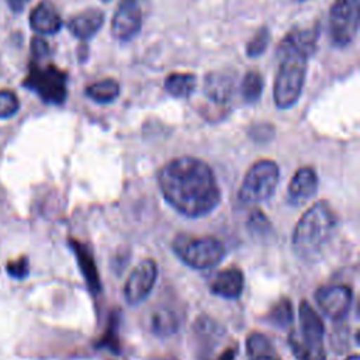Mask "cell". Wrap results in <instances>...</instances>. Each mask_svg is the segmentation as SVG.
<instances>
[{
  "label": "cell",
  "mask_w": 360,
  "mask_h": 360,
  "mask_svg": "<svg viewBox=\"0 0 360 360\" xmlns=\"http://www.w3.org/2000/svg\"><path fill=\"white\" fill-rule=\"evenodd\" d=\"M158 183L165 200L188 218L210 214L221 201L212 169L198 158L180 156L167 162L158 173Z\"/></svg>",
  "instance_id": "6da1fadb"
},
{
  "label": "cell",
  "mask_w": 360,
  "mask_h": 360,
  "mask_svg": "<svg viewBox=\"0 0 360 360\" xmlns=\"http://www.w3.org/2000/svg\"><path fill=\"white\" fill-rule=\"evenodd\" d=\"M316 27L294 28L285 34L277 48V72L273 86L274 103L287 110L297 104L302 94L309 56L315 52Z\"/></svg>",
  "instance_id": "7a4b0ae2"
},
{
  "label": "cell",
  "mask_w": 360,
  "mask_h": 360,
  "mask_svg": "<svg viewBox=\"0 0 360 360\" xmlns=\"http://www.w3.org/2000/svg\"><path fill=\"white\" fill-rule=\"evenodd\" d=\"M338 217L328 201L321 200L311 205L297 222L291 246L305 260H314L330 242L336 232Z\"/></svg>",
  "instance_id": "3957f363"
},
{
  "label": "cell",
  "mask_w": 360,
  "mask_h": 360,
  "mask_svg": "<svg viewBox=\"0 0 360 360\" xmlns=\"http://www.w3.org/2000/svg\"><path fill=\"white\" fill-rule=\"evenodd\" d=\"M173 250L187 266L205 270L219 264L225 256V248L214 236L177 235L173 240Z\"/></svg>",
  "instance_id": "277c9868"
},
{
  "label": "cell",
  "mask_w": 360,
  "mask_h": 360,
  "mask_svg": "<svg viewBox=\"0 0 360 360\" xmlns=\"http://www.w3.org/2000/svg\"><path fill=\"white\" fill-rule=\"evenodd\" d=\"M280 179L278 165L271 159H260L246 172L238 197L243 204H257L273 195Z\"/></svg>",
  "instance_id": "5b68a950"
},
{
  "label": "cell",
  "mask_w": 360,
  "mask_h": 360,
  "mask_svg": "<svg viewBox=\"0 0 360 360\" xmlns=\"http://www.w3.org/2000/svg\"><path fill=\"white\" fill-rule=\"evenodd\" d=\"M24 84L49 104H62L68 96V77L53 65L32 63Z\"/></svg>",
  "instance_id": "8992f818"
},
{
  "label": "cell",
  "mask_w": 360,
  "mask_h": 360,
  "mask_svg": "<svg viewBox=\"0 0 360 360\" xmlns=\"http://www.w3.org/2000/svg\"><path fill=\"white\" fill-rule=\"evenodd\" d=\"M360 0H333L329 11V32L333 45H350L359 32Z\"/></svg>",
  "instance_id": "52a82bcc"
},
{
  "label": "cell",
  "mask_w": 360,
  "mask_h": 360,
  "mask_svg": "<svg viewBox=\"0 0 360 360\" xmlns=\"http://www.w3.org/2000/svg\"><path fill=\"white\" fill-rule=\"evenodd\" d=\"M158 278V264L153 259H143L128 276L124 285V295L128 304H141L155 287Z\"/></svg>",
  "instance_id": "ba28073f"
},
{
  "label": "cell",
  "mask_w": 360,
  "mask_h": 360,
  "mask_svg": "<svg viewBox=\"0 0 360 360\" xmlns=\"http://www.w3.org/2000/svg\"><path fill=\"white\" fill-rule=\"evenodd\" d=\"M142 27V10L138 0H120L111 20V34L120 42L134 39Z\"/></svg>",
  "instance_id": "9c48e42d"
},
{
  "label": "cell",
  "mask_w": 360,
  "mask_h": 360,
  "mask_svg": "<svg viewBox=\"0 0 360 360\" xmlns=\"http://www.w3.org/2000/svg\"><path fill=\"white\" fill-rule=\"evenodd\" d=\"M352 300V290L346 285H328L315 291L316 305L332 321H342L347 316Z\"/></svg>",
  "instance_id": "30bf717a"
},
{
  "label": "cell",
  "mask_w": 360,
  "mask_h": 360,
  "mask_svg": "<svg viewBox=\"0 0 360 360\" xmlns=\"http://www.w3.org/2000/svg\"><path fill=\"white\" fill-rule=\"evenodd\" d=\"M288 345L297 360H326L323 335L297 328L290 332Z\"/></svg>",
  "instance_id": "8fae6325"
},
{
  "label": "cell",
  "mask_w": 360,
  "mask_h": 360,
  "mask_svg": "<svg viewBox=\"0 0 360 360\" xmlns=\"http://www.w3.org/2000/svg\"><path fill=\"white\" fill-rule=\"evenodd\" d=\"M318 190V176L314 167H300L290 180L287 188L288 201L294 205H301L311 200Z\"/></svg>",
  "instance_id": "7c38bea8"
},
{
  "label": "cell",
  "mask_w": 360,
  "mask_h": 360,
  "mask_svg": "<svg viewBox=\"0 0 360 360\" xmlns=\"http://www.w3.org/2000/svg\"><path fill=\"white\" fill-rule=\"evenodd\" d=\"M235 89V75L229 70H212L204 79V93L215 104H226Z\"/></svg>",
  "instance_id": "4fadbf2b"
},
{
  "label": "cell",
  "mask_w": 360,
  "mask_h": 360,
  "mask_svg": "<svg viewBox=\"0 0 360 360\" xmlns=\"http://www.w3.org/2000/svg\"><path fill=\"white\" fill-rule=\"evenodd\" d=\"M30 25L32 31L41 35H53L62 28V18L55 6L44 0L38 3L30 14Z\"/></svg>",
  "instance_id": "5bb4252c"
},
{
  "label": "cell",
  "mask_w": 360,
  "mask_h": 360,
  "mask_svg": "<svg viewBox=\"0 0 360 360\" xmlns=\"http://www.w3.org/2000/svg\"><path fill=\"white\" fill-rule=\"evenodd\" d=\"M103 24H104V13L98 8H89L75 14L68 21V30L75 38L80 41H89L98 32Z\"/></svg>",
  "instance_id": "9a60e30c"
},
{
  "label": "cell",
  "mask_w": 360,
  "mask_h": 360,
  "mask_svg": "<svg viewBox=\"0 0 360 360\" xmlns=\"http://www.w3.org/2000/svg\"><path fill=\"white\" fill-rule=\"evenodd\" d=\"M245 285V277L240 269L238 267H228L217 273L211 283V292L224 298H238Z\"/></svg>",
  "instance_id": "2e32d148"
},
{
  "label": "cell",
  "mask_w": 360,
  "mask_h": 360,
  "mask_svg": "<svg viewBox=\"0 0 360 360\" xmlns=\"http://www.w3.org/2000/svg\"><path fill=\"white\" fill-rule=\"evenodd\" d=\"M197 86V77L193 73L176 72L165 79V90L176 98H187Z\"/></svg>",
  "instance_id": "e0dca14e"
},
{
  "label": "cell",
  "mask_w": 360,
  "mask_h": 360,
  "mask_svg": "<svg viewBox=\"0 0 360 360\" xmlns=\"http://www.w3.org/2000/svg\"><path fill=\"white\" fill-rule=\"evenodd\" d=\"M120 91H121L120 83L111 77L94 82L86 87V96L93 101L101 103V104L112 103L120 96Z\"/></svg>",
  "instance_id": "ac0fdd59"
},
{
  "label": "cell",
  "mask_w": 360,
  "mask_h": 360,
  "mask_svg": "<svg viewBox=\"0 0 360 360\" xmlns=\"http://www.w3.org/2000/svg\"><path fill=\"white\" fill-rule=\"evenodd\" d=\"M263 87H264L263 76L256 70H249L243 76L242 84H240V93L243 100L250 104L256 103L262 97Z\"/></svg>",
  "instance_id": "d6986e66"
},
{
  "label": "cell",
  "mask_w": 360,
  "mask_h": 360,
  "mask_svg": "<svg viewBox=\"0 0 360 360\" xmlns=\"http://www.w3.org/2000/svg\"><path fill=\"white\" fill-rule=\"evenodd\" d=\"M75 249L77 252V257L80 259V263L83 264L82 270H83V274H84L90 288L94 290V291H98L100 290V280H98L97 269L94 266V260H93L90 252L84 246H82L80 243H76Z\"/></svg>",
  "instance_id": "ffe728a7"
},
{
  "label": "cell",
  "mask_w": 360,
  "mask_h": 360,
  "mask_svg": "<svg viewBox=\"0 0 360 360\" xmlns=\"http://www.w3.org/2000/svg\"><path fill=\"white\" fill-rule=\"evenodd\" d=\"M179 326V321L172 311L159 309L152 316V329L158 335L174 333Z\"/></svg>",
  "instance_id": "44dd1931"
},
{
  "label": "cell",
  "mask_w": 360,
  "mask_h": 360,
  "mask_svg": "<svg viewBox=\"0 0 360 360\" xmlns=\"http://www.w3.org/2000/svg\"><path fill=\"white\" fill-rule=\"evenodd\" d=\"M294 314H292V305L291 301L287 298H281L270 312V322L274 323L278 328L288 326L292 322Z\"/></svg>",
  "instance_id": "7402d4cb"
},
{
  "label": "cell",
  "mask_w": 360,
  "mask_h": 360,
  "mask_svg": "<svg viewBox=\"0 0 360 360\" xmlns=\"http://www.w3.org/2000/svg\"><path fill=\"white\" fill-rule=\"evenodd\" d=\"M270 42V31L267 27H262L259 28L255 35L252 37V39L246 44V55L249 58H257L260 56L266 49L267 45Z\"/></svg>",
  "instance_id": "603a6c76"
},
{
  "label": "cell",
  "mask_w": 360,
  "mask_h": 360,
  "mask_svg": "<svg viewBox=\"0 0 360 360\" xmlns=\"http://www.w3.org/2000/svg\"><path fill=\"white\" fill-rule=\"evenodd\" d=\"M246 350H248L249 357L274 352V350H273V346H271V342H270L264 335H262V333H252V335L248 338Z\"/></svg>",
  "instance_id": "cb8c5ba5"
},
{
  "label": "cell",
  "mask_w": 360,
  "mask_h": 360,
  "mask_svg": "<svg viewBox=\"0 0 360 360\" xmlns=\"http://www.w3.org/2000/svg\"><path fill=\"white\" fill-rule=\"evenodd\" d=\"M18 108V97L11 90H0V118L13 117Z\"/></svg>",
  "instance_id": "d4e9b609"
},
{
  "label": "cell",
  "mask_w": 360,
  "mask_h": 360,
  "mask_svg": "<svg viewBox=\"0 0 360 360\" xmlns=\"http://www.w3.org/2000/svg\"><path fill=\"white\" fill-rule=\"evenodd\" d=\"M31 52H32L34 62L35 63H42L49 55V46L42 38L35 37L31 41Z\"/></svg>",
  "instance_id": "484cf974"
},
{
  "label": "cell",
  "mask_w": 360,
  "mask_h": 360,
  "mask_svg": "<svg viewBox=\"0 0 360 360\" xmlns=\"http://www.w3.org/2000/svg\"><path fill=\"white\" fill-rule=\"evenodd\" d=\"M249 228L256 233H266L270 228L267 217L262 211H255L249 218Z\"/></svg>",
  "instance_id": "4316f807"
},
{
  "label": "cell",
  "mask_w": 360,
  "mask_h": 360,
  "mask_svg": "<svg viewBox=\"0 0 360 360\" xmlns=\"http://www.w3.org/2000/svg\"><path fill=\"white\" fill-rule=\"evenodd\" d=\"M7 271L13 276V277H18L22 278L28 274V263L25 257H20L18 260L8 263L7 264Z\"/></svg>",
  "instance_id": "83f0119b"
},
{
  "label": "cell",
  "mask_w": 360,
  "mask_h": 360,
  "mask_svg": "<svg viewBox=\"0 0 360 360\" xmlns=\"http://www.w3.org/2000/svg\"><path fill=\"white\" fill-rule=\"evenodd\" d=\"M30 0H7L10 8L14 11V13H20L21 10H24V7L28 4Z\"/></svg>",
  "instance_id": "f1b7e54d"
},
{
  "label": "cell",
  "mask_w": 360,
  "mask_h": 360,
  "mask_svg": "<svg viewBox=\"0 0 360 360\" xmlns=\"http://www.w3.org/2000/svg\"><path fill=\"white\" fill-rule=\"evenodd\" d=\"M235 356H236V349H235V347H229V349H226V350L218 357V360H235Z\"/></svg>",
  "instance_id": "f546056e"
},
{
  "label": "cell",
  "mask_w": 360,
  "mask_h": 360,
  "mask_svg": "<svg viewBox=\"0 0 360 360\" xmlns=\"http://www.w3.org/2000/svg\"><path fill=\"white\" fill-rule=\"evenodd\" d=\"M250 360H280V359L274 354V352H271V353H264V354L253 356V357H250Z\"/></svg>",
  "instance_id": "4dcf8cb0"
},
{
  "label": "cell",
  "mask_w": 360,
  "mask_h": 360,
  "mask_svg": "<svg viewBox=\"0 0 360 360\" xmlns=\"http://www.w3.org/2000/svg\"><path fill=\"white\" fill-rule=\"evenodd\" d=\"M346 360H360V359H359V354H352Z\"/></svg>",
  "instance_id": "1f68e13d"
},
{
  "label": "cell",
  "mask_w": 360,
  "mask_h": 360,
  "mask_svg": "<svg viewBox=\"0 0 360 360\" xmlns=\"http://www.w3.org/2000/svg\"><path fill=\"white\" fill-rule=\"evenodd\" d=\"M297 3H304V1H308V0H295Z\"/></svg>",
  "instance_id": "d6a6232c"
},
{
  "label": "cell",
  "mask_w": 360,
  "mask_h": 360,
  "mask_svg": "<svg viewBox=\"0 0 360 360\" xmlns=\"http://www.w3.org/2000/svg\"><path fill=\"white\" fill-rule=\"evenodd\" d=\"M103 1H110V0H103Z\"/></svg>",
  "instance_id": "836d02e7"
}]
</instances>
